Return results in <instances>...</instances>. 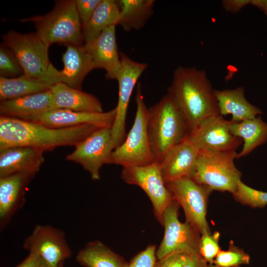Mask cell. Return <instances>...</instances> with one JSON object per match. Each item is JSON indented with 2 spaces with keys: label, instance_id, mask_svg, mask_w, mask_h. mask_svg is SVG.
I'll return each mask as SVG.
<instances>
[{
  "label": "cell",
  "instance_id": "23",
  "mask_svg": "<svg viewBox=\"0 0 267 267\" xmlns=\"http://www.w3.org/2000/svg\"><path fill=\"white\" fill-rule=\"evenodd\" d=\"M34 176L17 173L0 178V218L5 220L24 196L26 186Z\"/></svg>",
  "mask_w": 267,
  "mask_h": 267
},
{
  "label": "cell",
  "instance_id": "25",
  "mask_svg": "<svg viewBox=\"0 0 267 267\" xmlns=\"http://www.w3.org/2000/svg\"><path fill=\"white\" fill-rule=\"evenodd\" d=\"M230 132L244 142L242 150L237 153V158L247 155L267 141V123L260 117L237 123L232 122Z\"/></svg>",
  "mask_w": 267,
  "mask_h": 267
},
{
  "label": "cell",
  "instance_id": "42",
  "mask_svg": "<svg viewBox=\"0 0 267 267\" xmlns=\"http://www.w3.org/2000/svg\"><path fill=\"white\" fill-rule=\"evenodd\" d=\"M265 14L267 16V11Z\"/></svg>",
  "mask_w": 267,
  "mask_h": 267
},
{
  "label": "cell",
  "instance_id": "20",
  "mask_svg": "<svg viewBox=\"0 0 267 267\" xmlns=\"http://www.w3.org/2000/svg\"><path fill=\"white\" fill-rule=\"evenodd\" d=\"M44 152L28 146L0 150V178L17 173L35 176L44 161Z\"/></svg>",
  "mask_w": 267,
  "mask_h": 267
},
{
  "label": "cell",
  "instance_id": "38",
  "mask_svg": "<svg viewBox=\"0 0 267 267\" xmlns=\"http://www.w3.org/2000/svg\"><path fill=\"white\" fill-rule=\"evenodd\" d=\"M208 263L200 255L192 254L182 267H208Z\"/></svg>",
  "mask_w": 267,
  "mask_h": 267
},
{
  "label": "cell",
  "instance_id": "24",
  "mask_svg": "<svg viewBox=\"0 0 267 267\" xmlns=\"http://www.w3.org/2000/svg\"><path fill=\"white\" fill-rule=\"evenodd\" d=\"M84 267H128L129 263L101 242H88L76 256Z\"/></svg>",
  "mask_w": 267,
  "mask_h": 267
},
{
  "label": "cell",
  "instance_id": "2",
  "mask_svg": "<svg viewBox=\"0 0 267 267\" xmlns=\"http://www.w3.org/2000/svg\"><path fill=\"white\" fill-rule=\"evenodd\" d=\"M168 93L183 114L189 131L206 118L220 114L214 89L203 70L178 67Z\"/></svg>",
  "mask_w": 267,
  "mask_h": 267
},
{
  "label": "cell",
  "instance_id": "6",
  "mask_svg": "<svg viewBox=\"0 0 267 267\" xmlns=\"http://www.w3.org/2000/svg\"><path fill=\"white\" fill-rule=\"evenodd\" d=\"M237 157L236 151L199 150L194 169L189 178L212 191H228L233 194L242 176L234 163Z\"/></svg>",
  "mask_w": 267,
  "mask_h": 267
},
{
  "label": "cell",
  "instance_id": "4",
  "mask_svg": "<svg viewBox=\"0 0 267 267\" xmlns=\"http://www.w3.org/2000/svg\"><path fill=\"white\" fill-rule=\"evenodd\" d=\"M21 21L33 22L36 34L48 47L54 43L83 45L82 26L74 0L57 1L47 14L25 18Z\"/></svg>",
  "mask_w": 267,
  "mask_h": 267
},
{
  "label": "cell",
  "instance_id": "8",
  "mask_svg": "<svg viewBox=\"0 0 267 267\" xmlns=\"http://www.w3.org/2000/svg\"><path fill=\"white\" fill-rule=\"evenodd\" d=\"M2 39V44L14 54L25 74L45 80L52 65L48 58L49 47L36 33L12 31L3 35Z\"/></svg>",
  "mask_w": 267,
  "mask_h": 267
},
{
  "label": "cell",
  "instance_id": "40",
  "mask_svg": "<svg viewBox=\"0 0 267 267\" xmlns=\"http://www.w3.org/2000/svg\"><path fill=\"white\" fill-rule=\"evenodd\" d=\"M208 267H218L217 266H215L214 265H208Z\"/></svg>",
  "mask_w": 267,
  "mask_h": 267
},
{
  "label": "cell",
  "instance_id": "10",
  "mask_svg": "<svg viewBox=\"0 0 267 267\" xmlns=\"http://www.w3.org/2000/svg\"><path fill=\"white\" fill-rule=\"evenodd\" d=\"M121 177L125 182L137 185L146 193L152 203L156 219L162 225L163 212L173 198L166 186L159 162L123 167Z\"/></svg>",
  "mask_w": 267,
  "mask_h": 267
},
{
  "label": "cell",
  "instance_id": "11",
  "mask_svg": "<svg viewBox=\"0 0 267 267\" xmlns=\"http://www.w3.org/2000/svg\"><path fill=\"white\" fill-rule=\"evenodd\" d=\"M121 67L117 78L119 86L116 115L111 128V137L114 149L126 137V126L128 108L133 90L147 64L135 61L126 54L120 53Z\"/></svg>",
  "mask_w": 267,
  "mask_h": 267
},
{
  "label": "cell",
  "instance_id": "14",
  "mask_svg": "<svg viewBox=\"0 0 267 267\" xmlns=\"http://www.w3.org/2000/svg\"><path fill=\"white\" fill-rule=\"evenodd\" d=\"M23 246L41 258L48 267H58L71 254L64 233L50 225H37Z\"/></svg>",
  "mask_w": 267,
  "mask_h": 267
},
{
  "label": "cell",
  "instance_id": "13",
  "mask_svg": "<svg viewBox=\"0 0 267 267\" xmlns=\"http://www.w3.org/2000/svg\"><path fill=\"white\" fill-rule=\"evenodd\" d=\"M232 122L220 114L210 116L190 130L186 137L199 149L217 152H233L242 139L230 132Z\"/></svg>",
  "mask_w": 267,
  "mask_h": 267
},
{
  "label": "cell",
  "instance_id": "27",
  "mask_svg": "<svg viewBox=\"0 0 267 267\" xmlns=\"http://www.w3.org/2000/svg\"><path fill=\"white\" fill-rule=\"evenodd\" d=\"M51 86L43 79L23 74L9 78L0 77V101L11 100L49 90Z\"/></svg>",
  "mask_w": 267,
  "mask_h": 267
},
{
  "label": "cell",
  "instance_id": "7",
  "mask_svg": "<svg viewBox=\"0 0 267 267\" xmlns=\"http://www.w3.org/2000/svg\"><path fill=\"white\" fill-rule=\"evenodd\" d=\"M179 205L173 199L163 212L162 225L164 226V235L156 250L157 260L176 253L200 255L201 233L186 221L184 222L179 221Z\"/></svg>",
  "mask_w": 267,
  "mask_h": 267
},
{
  "label": "cell",
  "instance_id": "12",
  "mask_svg": "<svg viewBox=\"0 0 267 267\" xmlns=\"http://www.w3.org/2000/svg\"><path fill=\"white\" fill-rule=\"evenodd\" d=\"M66 160L78 163L90 175L93 180L100 178V170L108 164L114 149L111 137V128H100L75 146Z\"/></svg>",
  "mask_w": 267,
  "mask_h": 267
},
{
  "label": "cell",
  "instance_id": "41",
  "mask_svg": "<svg viewBox=\"0 0 267 267\" xmlns=\"http://www.w3.org/2000/svg\"><path fill=\"white\" fill-rule=\"evenodd\" d=\"M63 262L61 263L58 266V267H63Z\"/></svg>",
  "mask_w": 267,
  "mask_h": 267
},
{
  "label": "cell",
  "instance_id": "3",
  "mask_svg": "<svg viewBox=\"0 0 267 267\" xmlns=\"http://www.w3.org/2000/svg\"><path fill=\"white\" fill-rule=\"evenodd\" d=\"M188 131L183 114L168 93L149 109L147 133L156 161L185 138Z\"/></svg>",
  "mask_w": 267,
  "mask_h": 267
},
{
  "label": "cell",
  "instance_id": "18",
  "mask_svg": "<svg viewBox=\"0 0 267 267\" xmlns=\"http://www.w3.org/2000/svg\"><path fill=\"white\" fill-rule=\"evenodd\" d=\"M116 115V108L106 112L100 113L55 109L44 114L37 123L56 129L84 125H92L101 128H112Z\"/></svg>",
  "mask_w": 267,
  "mask_h": 267
},
{
  "label": "cell",
  "instance_id": "19",
  "mask_svg": "<svg viewBox=\"0 0 267 267\" xmlns=\"http://www.w3.org/2000/svg\"><path fill=\"white\" fill-rule=\"evenodd\" d=\"M63 70H56L55 84L63 83L67 86L81 90L82 82L87 75L93 69L92 59L83 45H68L63 54Z\"/></svg>",
  "mask_w": 267,
  "mask_h": 267
},
{
  "label": "cell",
  "instance_id": "1",
  "mask_svg": "<svg viewBox=\"0 0 267 267\" xmlns=\"http://www.w3.org/2000/svg\"><path fill=\"white\" fill-rule=\"evenodd\" d=\"M92 125L51 128L42 124L0 117V150L28 146L43 152L61 146H75L100 129Z\"/></svg>",
  "mask_w": 267,
  "mask_h": 267
},
{
  "label": "cell",
  "instance_id": "15",
  "mask_svg": "<svg viewBox=\"0 0 267 267\" xmlns=\"http://www.w3.org/2000/svg\"><path fill=\"white\" fill-rule=\"evenodd\" d=\"M115 30V25L106 28L96 38L85 43L83 46L90 55L95 69H104L107 79L117 80L121 63Z\"/></svg>",
  "mask_w": 267,
  "mask_h": 267
},
{
  "label": "cell",
  "instance_id": "33",
  "mask_svg": "<svg viewBox=\"0 0 267 267\" xmlns=\"http://www.w3.org/2000/svg\"><path fill=\"white\" fill-rule=\"evenodd\" d=\"M156 253L155 245L148 246L133 258L128 267H154L157 260Z\"/></svg>",
  "mask_w": 267,
  "mask_h": 267
},
{
  "label": "cell",
  "instance_id": "29",
  "mask_svg": "<svg viewBox=\"0 0 267 267\" xmlns=\"http://www.w3.org/2000/svg\"><path fill=\"white\" fill-rule=\"evenodd\" d=\"M250 257L243 250L239 248L231 240L228 249L219 253L213 265L219 267H239L242 265H248Z\"/></svg>",
  "mask_w": 267,
  "mask_h": 267
},
{
  "label": "cell",
  "instance_id": "32",
  "mask_svg": "<svg viewBox=\"0 0 267 267\" xmlns=\"http://www.w3.org/2000/svg\"><path fill=\"white\" fill-rule=\"evenodd\" d=\"M220 233L201 234L200 254L202 258L209 265H212L216 257L221 250L219 244Z\"/></svg>",
  "mask_w": 267,
  "mask_h": 267
},
{
  "label": "cell",
  "instance_id": "22",
  "mask_svg": "<svg viewBox=\"0 0 267 267\" xmlns=\"http://www.w3.org/2000/svg\"><path fill=\"white\" fill-rule=\"evenodd\" d=\"M57 109L77 112H103L102 104L93 95L57 83L50 88Z\"/></svg>",
  "mask_w": 267,
  "mask_h": 267
},
{
  "label": "cell",
  "instance_id": "30",
  "mask_svg": "<svg viewBox=\"0 0 267 267\" xmlns=\"http://www.w3.org/2000/svg\"><path fill=\"white\" fill-rule=\"evenodd\" d=\"M233 196L237 201L253 208L267 206V192L252 188L241 180L239 181L237 190Z\"/></svg>",
  "mask_w": 267,
  "mask_h": 267
},
{
  "label": "cell",
  "instance_id": "31",
  "mask_svg": "<svg viewBox=\"0 0 267 267\" xmlns=\"http://www.w3.org/2000/svg\"><path fill=\"white\" fill-rule=\"evenodd\" d=\"M23 69L13 52L2 44L0 47V74L4 77H19Z\"/></svg>",
  "mask_w": 267,
  "mask_h": 267
},
{
  "label": "cell",
  "instance_id": "36",
  "mask_svg": "<svg viewBox=\"0 0 267 267\" xmlns=\"http://www.w3.org/2000/svg\"><path fill=\"white\" fill-rule=\"evenodd\" d=\"M250 2L251 0H222L221 2L226 11L235 13L250 4Z\"/></svg>",
  "mask_w": 267,
  "mask_h": 267
},
{
  "label": "cell",
  "instance_id": "34",
  "mask_svg": "<svg viewBox=\"0 0 267 267\" xmlns=\"http://www.w3.org/2000/svg\"><path fill=\"white\" fill-rule=\"evenodd\" d=\"M102 0H75L76 8L82 26L89 20L95 9Z\"/></svg>",
  "mask_w": 267,
  "mask_h": 267
},
{
  "label": "cell",
  "instance_id": "39",
  "mask_svg": "<svg viewBox=\"0 0 267 267\" xmlns=\"http://www.w3.org/2000/svg\"><path fill=\"white\" fill-rule=\"evenodd\" d=\"M250 4L263 11H267V0H251Z\"/></svg>",
  "mask_w": 267,
  "mask_h": 267
},
{
  "label": "cell",
  "instance_id": "28",
  "mask_svg": "<svg viewBox=\"0 0 267 267\" xmlns=\"http://www.w3.org/2000/svg\"><path fill=\"white\" fill-rule=\"evenodd\" d=\"M120 14L118 25L125 31L138 30L145 25L153 13V0L117 1Z\"/></svg>",
  "mask_w": 267,
  "mask_h": 267
},
{
  "label": "cell",
  "instance_id": "5",
  "mask_svg": "<svg viewBox=\"0 0 267 267\" xmlns=\"http://www.w3.org/2000/svg\"><path fill=\"white\" fill-rule=\"evenodd\" d=\"M135 102L134 124L124 141L112 152L108 164L123 168L145 166L156 161L147 133L149 109L144 102L140 83L137 84Z\"/></svg>",
  "mask_w": 267,
  "mask_h": 267
},
{
  "label": "cell",
  "instance_id": "9",
  "mask_svg": "<svg viewBox=\"0 0 267 267\" xmlns=\"http://www.w3.org/2000/svg\"><path fill=\"white\" fill-rule=\"evenodd\" d=\"M173 199L180 205L186 221L201 233H211L206 220L208 197L212 191L191 178L185 177L166 183Z\"/></svg>",
  "mask_w": 267,
  "mask_h": 267
},
{
  "label": "cell",
  "instance_id": "35",
  "mask_svg": "<svg viewBox=\"0 0 267 267\" xmlns=\"http://www.w3.org/2000/svg\"><path fill=\"white\" fill-rule=\"evenodd\" d=\"M192 254L187 253H176L157 260L154 267H182Z\"/></svg>",
  "mask_w": 267,
  "mask_h": 267
},
{
  "label": "cell",
  "instance_id": "37",
  "mask_svg": "<svg viewBox=\"0 0 267 267\" xmlns=\"http://www.w3.org/2000/svg\"><path fill=\"white\" fill-rule=\"evenodd\" d=\"M16 267H48L44 261L35 254L30 253L27 257Z\"/></svg>",
  "mask_w": 267,
  "mask_h": 267
},
{
  "label": "cell",
  "instance_id": "26",
  "mask_svg": "<svg viewBox=\"0 0 267 267\" xmlns=\"http://www.w3.org/2000/svg\"><path fill=\"white\" fill-rule=\"evenodd\" d=\"M120 14L117 1L102 0L89 20L82 27L85 43L96 38L106 28L118 25Z\"/></svg>",
  "mask_w": 267,
  "mask_h": 267
},
{
  "label": "cell",
  "instance_id": "17",
  "mask_svg": "<svg viewBox=\"0 0 267 267\" xmlns=\"http://www.w3.org/2000/svg\"><path fill=\"white\" fill-rule=\"evenodd\" d=\"M199 150L186 137L168 150L158 161L165 183L190 177Z\"/></svg>",
  "mask_w": 267,
  "mask_h": 267
},
{
  "label": "cell",
  "instance_id": "21",
  "mask_svg": "<svg viewBox=\"0 0 267 267\" xmlns=\"http://www.w3.org/2000/svg\"><path fill=\"white\" fill-rule=\"evenodd\" d=\"M214 94L220 114L222 116L231 115L230 121L233 123L254 119L263 113L260 108L246 99L243 87L233 89H214Z\"/></svg>",
  "mask_w": 267,
  "mask_h": 267
},
{
  "label": "cell",
  "instance_id": "16",
  "mask_svg": "<svg viewBox=\"0 0 267 267\" xmlns=\"http://www.w3.org/2000/svg\"><path fill=\"white\" fill-rule=\"evenodd\" d=\"M57 109L50 89L0 101V116L37 123L45 113Z\"/></svg>",
  "mask_w": 267,
  "mask_h": 267
}]
</instances>
